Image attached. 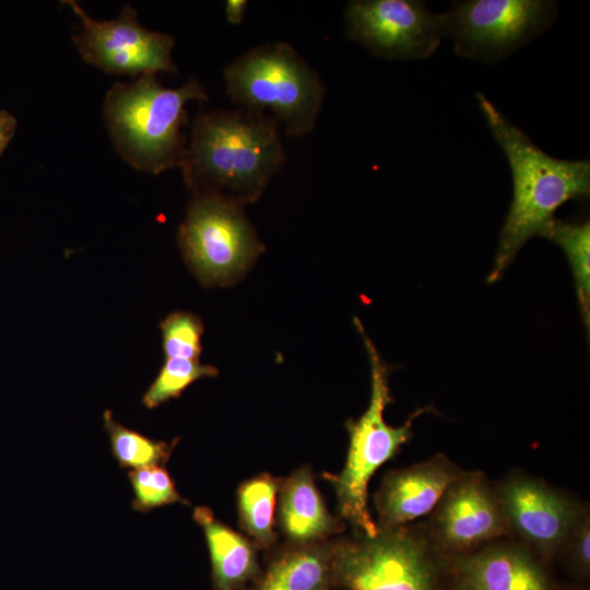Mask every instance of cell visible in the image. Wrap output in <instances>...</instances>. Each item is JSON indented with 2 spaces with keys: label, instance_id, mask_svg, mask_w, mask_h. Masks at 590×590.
<instances>
[{
  "label": "cell",
  "instance_id": "9",
  "mask_svg": "<svg viewBox=\"0 0 590 590\" xmlns=\"http://www.w3.org/2000/svg\"><path fill=\"white\" fill-rule=\"evenodd\" d=\"M343 16L349 39L388 60L427 58L447 36V12L417 0H353Z\"/></svg>",
  "mask_w": 590,
  "mask_h": 590
},
{
  "label": "cell",
  "instance_id": "1",
  "mask_svg": "<svg viewBox=\"0 0 590 590\" xmlns=\"http://www.w3.org/2000/svg\"><path fill=\"white\" fill-rule=\"evenodd\" d=\"M285 160L279 125L248 109L200 111L181 163L193 193L245 205L257 201Z\"/></svg>",
  "mask_w": 590,
  "mask_h": 590
},
{
  "label": "cell",
  "instance_id": "3",
  "mask_svg": "<svg viewBox=\"0 0 590 590\" xmlns=\"http://www.w3.org/2000/svg\"><path fill=\"white\" fill-rule=\"evenodd\" d=\"M206 99L196 79L168 88L155 74L142 75L107 92L103 116L118 154L133 168L156 175L181 166L187 146L186 105Z\"/></svg>",
  "mask_w": 590,
  "mask_h": 590
},
{
  "label": "cell",
  "instance_id": "22",
  "mask_svg": "<svg viewBox=\"0 0 590 590\" xmlns=\"http://www.w3.org/2000/svg\"><path fill=\"white\" fill-rule=\"evenodd\" d=\"M133 491L132 508L148 512L154 508L180 503L190 505L176 489L168 471L163 465L133 469L128 472Z\"/></svg>",
  "mask_w": 590,
  "mask_h": 590
},
{
  "label": "cell",
  "instance_id": "19",
  "mask_svg": "<svg viewBox=\"0 0 590 590\" xmlns=\"http://www.w3.org/2000/svg\"><path fill=\"white\" fill-rule=\"evenodd\" d=\"M543 237L565 252L575 280L577 298L587 331L590 323V223L554 220Z\"/></svg>",
  "mask_w": 590,
  "mask_h": 590
},
{
  "label": "cell",
  "instance_id": "16",
  "mask_svg": "<svg viewBox=\"0 0 590 590\" xmlns=\"http://www.w3.org/2000/svg\"><path fill=\"white\" fill-rule=\"evenodd\" d=\"M329 540L291 545L280 551L249 590H329L333 583V553Z\"/></svg>",
  "mask_w": 590,
  "mask_h": 590
},
{
  "label": "cell",
  "instance_id": "23",
  "mask_svg": "<svg viewBox=\"0 0 590 590\" xmlns=\"http://www.w3.org/2000/svg\"><path fill=\"white\" fill-rule=\"evenodd\" d=\"M160 328L165 358L199 359L203 324L198 316L175 311L163 319Z\"/></svg>",
  "mask_w": 590,
  "mask_h": 590
},
{
  "label": "cell",
  "instance_id": "6",
  "mask_svg": "<svg viewBox=\"0 0 590 590\" xmlns=\"http://www.w3.org/2000/svg\"><path fill=\"white\" fill-rule=\"evenodd\" d=\"M178 245L204 286L234 283L263 251L244 205L208 193H193L178 229Z\"/></svg>",
  "mask_w": 590,
  "mask_h": 590
},
{
  "label": "cell",
  "instance_id": "8",
  "mask_svg": "<svg viewBox=\"0 0 590 590\" xmlns=\"http://www.w3.org/2000/svg\"><path fill=\"white\" fill-rule=\"evenodd\" d=\"M556 12L545 0L458 1L447 12V36L463 58L499 61L548 28Z\"/></svg>",
  "mask_w": 590,
  "mask_h": 590
},
{
  "label": "cell",
  "instance_id": "10",
  "mask_svg": "<svg viewBox=\"0 0 590 590\" xmlns=\"http://www.w3.org/2000/svg\"><path fill=\"white\" fill-rule=\"evenodd\" d=\"M66 3L81 21V32L72 39L88 64L108 74L134 79L176 70L172 60L175 39L142 26L130 4L123 5L117 17L97 21L90 17L76 1L68 0Z\"/></svg>",
  "mask_w": 590,
  "mask_h": 590
},
{
  "label": "cell",
  "instance_id": "25",
  "mask_svg": "<svg viewBox=\"0 0 590 590\" xmlns=\"http://www.w3.org/2000/svg\"><path fill=\"white\" fill-rule=\"evenodd\" d=\"M16 118L5 109H0V155L3 154L16 131Z\"/></svg>",
  "mask_w": 590,
  "mask_h": 590
},
{
  "label": "cell",
  "instance_id": "14",
  "mask_svg": "<svg viewBox=\"0 0 590 590\" xmlns=\"http://www.w3.org/2000/svg\"><path fill=\"white\" fill-rule=\"evenodd\" d=\"M276 503L279 528L287 544L327 541L341 530L340 521L326 507L309 465L280 480Z\"/></svg>",
  "mask_w": 590,
  "mask_h": 590
},
{
  "label": "cell",
  "instance_id": "21",
  "mask_svg": "<svg viewBox=\"0 0 590 590\" xmlns=\"http://www.w3.org/2000/svg\"><path fill=\"white\" fill-rule=\"evenodd\" d=\"M219 370L199 359L165 358L156 378L142 397L148 409H155L170 399L181 396L192 382L204 377H215Z\"/></svg>",
  "mask_w": 590,
  "mask_h": 590
},
{
  "label": "cell",
  "instance_id": "24",
  "mask_svg": "<svg viewBox=\"0 0 590 590\" xmlns=\"http://www.w3.org/2000/svg\"><path fill=\"white\" fill-rule=\"evenodd\" d=\"M573 558L581 571L586 573L590 566V524L588 517L578 520L573 533Z\"/></svg>",
  "mask_w": 590,
  "mask_h": 590
},
{
  "label": "cell",
  "instance_id": "4",
  "mask_svg": "<svg viewBox=\"0 0 590 590\" xmlns=\"http://www.w3.org/2000/svg\"><path fill=\"white\" fill-rule=\"evenodd\" d=\"M354 324L363 338L370 364L369 404L357 420L346 421L350 441L345 464L339 474H328L327 479L334 489L340 518L361 534L374 536L378 527L367 504L370 477L410 440L414 420L433 409H417L401 426L386 423L384 412L392 402L388 366L356 317Z\"/></svg>",
  "mask_w": 590,
  "mask_h": 590
},
{
  "label": "cell",
  "instance_id": "5",
  "mask_svg": "<svg viewBox=\"0 0 590 590\" xmlns=\"http://www.w3.org/2000/svg\"><path fill=\"white\" fill-rule=\"evenodd\" d=\"M224 79L233 103L270 110L288 137H303L315 128L324 87L290 44L270 42L249 49L225 68Z\"/></svg>",
  "mask_w": 590,
  "mask_h": 590
},
{
  "label": "cell",
  "instance_id": "18",
  "mask_svg": "<svg viewBox=\"0 0 590 590\" xmlns=\"http://www.w3.org/2000/svg\"><path fill=\"white\" fill-rule=\"evenodd\" d=\"M280 479L261 473L243 482L237 489L241 529L258 548L269 550L276 541L274 511Z\"/></svg>",
  "mask_w": 590,
  "mask_h": 590
},
{
  "label": "cell",
  "instance_id": "7",
  "mask_svg": "<svg viewBox=\"0 0 590 590\" xmlns=\"http://www.w3.org/2000/svg\"><path fill=\"white\" fill-rule=\"evenodd\" d=\"M333 583L346 590H435L427 542L401 526L335 543Z\"/></svg>",
  "mask_w": 590,
  "mask_h": 590
},
{
  "label": "cell",
  "instance_id": "2",
  "mask_svg": "<svg viewBox=\"0 0 590 590\" xmlns=\"http://www.w3.org/2000/svg\"><path fill=\"white\" fill-rule=\"evenodd\" d=\"M476 98L512 176V200L499 234L495 263L487 276V282L494 283L531 237L543 236L560 205L589 196L590 163L548 155L484 94L477 93Z\"/></svg>",
  "mask_w": 590,
  "mask_h": 590
},
{
  "label": "cell",
  "instance_id": "11",
  "mask_svg": "<svg viewBox=\"0 0 590 590\" xmlns=\"http://www.w3.org/2000/svg\"><path fill=\"white\" fill-rule=\"evenodd\" d=\"M507 527L544 553H553L578 523L574 506L544 483L514 477L498 497Z\"/></svg>",
  "mask_w": 590,
  "mask_h": 590
},
{
  "label": "cell",
  "instance_id": "13",
  "mask_svg": "<svg viewBox=\"0 0 590 590\" xmlns=\"http://www.w3.org/2000/svg\"><path fill=\"white\" fill-rule=\"evenodd\" d=\"M462 474L446 457L386 474L375 496L378 528L401 527L428 514Z\"/></svg>",
  "mask_w": 590,
  "mask_h": 590
},
{
  "label": "cell",
  "instance_id": "15",
  "mask_svg": "<svg viewBox=\"0 0 590 590\" xmlns=\"http://www.w3.org/2000/svg\"><path fill=\"white\" fill-rule=\"evenodd\" d=\"M202 528L211 560L214 590H241L260 575L256 544L215 518L205 506L193 509Z\"/></svg>",
  "mask_w": 590,
  "mask_h": 590
},
{
  "label": "cell",
  "instance_id": "26",
  "mask_svg": "<svg viewBox=\"0 0 590 590\" xmlns=\"http://www.w3.org/2000/svg\"><path fill=\"white\" fill-rule=\"evenodd\" d=\"M248 1L246 0H227L225 2V16L229 24L238 25L243 22Z\"/></svg>",
  "mask_w": 590,
  "mask_h": 590
},
{
  "label": "cell",
  "instance_id": "27",
  "mask_svg": "<svg viewBox=\"0 0 590 590\" xmlns=\"http://www.w3.org/2000/svg\"><path fill=\"white\" fill-rule=\"evenodd\" d=\"M456 590H475V589L463 580L462 583L459 587H457Z\"/></svg>",
  "mask_w": 590,
  "mask_h": 590
},
{
  "label": "cell",
  "instance_id": "17",
  "mask_svg": "<svg viewBox=\"0 0 590 590\" xmlns=\"http://www.w3.org/2000/svg\"><path fill=\"white\" fill-rule=\"evenodd\" d=\"M463 580L475 590H550L540 567L522 551L491 547L459 563Z\"/></svg>",
  "mask_w": 590,
  "mask_h": 590
},
{
  "label": "cell",
  "instance_id": "12",
  "mask_svg": "<svg viewBox=\"0 0 590 590\" xmlns=\"http://www.w3.org/2000/svg\"><path fill=\"white\" fill-rule=\"evenodd\" d=\"M438 504L436 531L448 551H465L507 530L498 497L480 473H462Z\"/></svg>",
  "mask_w": 590,
  "mask_h": 590
},
{
  "label": "cell",
  "instance_id": "20",
  "mask_svg": "<svg viewBox=\"0 0 590 590\" xmlns=\"http://www.w3.org/2000/svg\"><path fill=\"white\" fill-rule=\"evenodd\" d=\"M103 423L108 434L111 453L118 464L126 469L164 465L178 441V438L172 442L149 438L117 422L110 410L104 412Z\"/></svg>",
  "mask_w": 590,
  "mask_h": 590
}]
</instances>
